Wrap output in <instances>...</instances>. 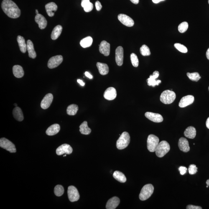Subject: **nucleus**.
<instances>
[{
	"label": "nucleus",
	"instance_id": "obj_1",
	"mask_svg": "<svg viewBox=\"0 0 209 209\" xmlns=\"http://www.w3.org/2000/svg\"><path fill=\"white\" fill-rule=\"evenodd\" d=\"M1 7L4 12L11 18H17L21 15L20 9L16 3L11 0H3Z\"/></svg>",
	"mask_w": 209,
	"mask_h": 209
},
{
	"label": "nucleus",
	"instance_id": "obj_2",
	"mask_svg": "<svg viewBox=\"0 0 209 209\" xmlns=\"http://www.w3.org/2000/svg\"><path fill=\"white\" fill-rule=\"evenodd\" d=\"M130 142V137L129 133L124 132L121 135L117 141L116 146L118 149H126L129 145Z\"/></svg>",
	"mask_w": 209,
	"mask_h": 209
},
{
	"label": "nucleus",
	"instance_id": "obj_3",
	"mask_svg": "<svg viewBox=\"0 0 209 209\" xmlns=\"http://www.w3.org/2000/svg\"><path fill=\"white\" fill-rule=\"evenodd\" d=\"M175 98V92L172 90H166L161 94L160 100L164 104H170L173 102Z\"/></svg>",
	"mask_w": 209,
	"mask_h": 209
},
{
	"label": "nucleus",
	"instance_id": "obj_4",
	"mask_svg": "<svg viewBox=\"0 0 209 209\" xmlns=\"http://www.w3.org/2000/svg\"><path fill=\"white\" fill-rule=\"evenodd\" d=\"M170 150V146L168 143L165 141H162L159 143L155 150L156 155L158 157L162 158Z\"/></svg>",
	"mask_w": 209,
	"mask_h": 209
},
{
	"label": "nucleus",
	"instance_id": "obj_5",
	"mask_svg": "<svg viewBox=\"0 0 209 209\" xmlns=\"http://www.w3.org/2000/svg\"><path fill=\"white\" fill-rule=\"evenodd\" d=\"M154 187L152 184H148L143 187L139 194V198L141 201L147 200L154 193Z\"/></svg>",
	"mask_w": 209,
	"mask_h": 209
},
{
	"label": "nucleus",
	"instance_id": "obj_6",
	"mask_svg": "<svg viewBox=\"0 0 209 209\" xmlns=\"http://www.w3.org/2000/svg\"><path fill=\"white\" fill-rule=\"evenodd\" d=\"M147 148L151 152H155L158 144H159V139L157 136L150 134L147 139Z\"/></svg>",
	"mask_w": 209,
	"mask_h": 209
},
{
	"label": "nucleus",
	"instance_id": "obj_7",
	"mask_svg": "<svg viewBox=\"0 0 209 209\" xmlns=\"http://www.w3.org/2000/svg\"><path fill=\"white\" fill-rule=\"evenodd\" d=\"M0 146L10 153L16 152V148L14 144L6 138H2L0 139Z\"/></svg>",
	"mask_w": 209,
	"mask_h": 209
},
{
	"label": "nucleus",
	"instance_id": "obj_8",
	"mask_svg": "<svg viewBox=\"0 0 209 209\" xmlns=\"http://www.w3.org/2000/svg\"><path fill=\"white\" fill-rule=\"evenodd\" d=\"M67 194L69 200L71 202L78 201L80 198L78 190L74 186L71 185L68 187Z\"/></svg>",
	"mask_w": 209,
	"mask_h": 209
},
{
	"label": "nucleus",
	"instance_id": "obj_9",
	"mask_svg": "<svg viewBox=\"0 0 209 209\" xmlns=\"http://www.w3.org/2000/svg\"><path fill=\"white\" fill-rule=\"evenodd\" d=\"M63 57L61 55L52 57L48 62V67L50 69H54L58 67L63 61Z\"/></svg>",
	"mask_w": 209,
	"mask_h": 209
},
{
	"label": "nucleus",
	"instance_id": "obj_10",
	"mask_svg": "<svg viewBox=\"0 0 209 209\" xmlns=\"http://www.w3.org/2000/svg\"><path fill=\"white\" fill-rule=\"evenodd\" d=\"M118 19L122 24L128 27H132L134 25L133 20L126 14H121L118 15Z\"/></svg>",
	"mask_w": 209,
	"mask_h": 209
},
{
	"label": "nucleus",
	"instance_id": "obj_11",
	"mask_svg": "<svg viewBox=\"0 0 209 209\" xmlns=\"http://www.w3.org/2000/svg\"><path fill=\"white\" fill-rule=\"evenodd\" d=\"M73 151L70 145L65 144L59 146L56 149V154L58 155H61L64 154H70Z\"/></svg>",
	"mask_w": 209,
	"mask_h": 209
},
{
	"label": "nucleus",
	"instance_id": "obj_12",
	"mask_svg": "<svg viewBox=\"0 0 209 209\" xmlns=\"http://www.w3.org/2000/svg\"><path fill=\"white\" fill-rule=\"evenodd\" d=\"M145 116L148 119L154 123H161L164 120L163 118L162 115L159 113H153L151 112H146L145 113Z\"/></svg>",
	"mask_w": 209,
	"mask_h": 209
},
{
	"label": "nucleus",
	"instance_id": "obj_13",
	"mask_svg": "<svg viewBox=\"0 0 209 209\" xmlns=\"http://www.w3.org/2000/svg\"><path fill=\"white\" fill-rule=\"evenodd\" d=\"M195 98L192 95H188L184 97L179 103V106L180 108H184L190 105L194 102Z\"/></svg>",
	"mask_w": 209,
	"mask_h": 209
},
{
	"label": "nucleus",
	"instance_id": "obj_14",
	"mask_svg": "<svg viewBox=\"0 0 209 209\" xmlns=\"http://www.w3.org/2000/svg\"><path fill=\"white\" fill-rule=\"evenodd\" d=\"M53 100V96L51 93L46 95L41 103V107L43 109H47L49 107Z\"/></svg>",
	"mask_w": 209,
	"mask_h": 209
},
{
	"label": "nucleus",
	"instance_id": "obj_15",
	"mask_svg": "<svg viewBox=\"0 0 209 209\" xmlns=\"http://www.w3.org/2000/svg\"><path fill=\"white\" fill-rule=\"evenodd\" d=\"M159 71H155L153 73V75H150L149 78L147 79L148 85L149 86H152L154 87L156 85H159L161 83V81L160 80H156V79L159 77Z\"/></svg>",
	"mask_w": 209,
	"mask_h": 209
},
{
	"label": "nucleus",
	"instance_id": "obj_16",
	"mask_svg": "<svg viewBox=\"0 0 209 209\" xmlns=\"http://www.w3.org/2000/svg\"><path fill=\"white\" fill-rule=\"evenodd\" d=\"M117 95V93L116 89L113 87H109L105 90L103 97L105 99L112 100L116 98Z\"/></svg>",
	"mask_w": 209,
	"mask_h": 209
},
{
	"label": "nucleus",
	"instance_id": "obj_17",
	"mask_svg": "<svg viewBox=\"0 0 209 209\" xmlns=\"http://www.w3.org/2000/svg\"><path fill=\"white\" fill-rule=\"evenodd\" d=\"M124 59V50L123 47L119 46L116 50V61L117 64L118 66L123 65Z\"/></svg>",
	"mask_w": 209,
	"mask_h": 209
},
{
	"label": "nucleus",
	"instance_id": "obj_18",
	"mask_svg": "<svg viewBox=\"0 0 209 209\" xmlns=\"http://www.w3.org/2000/svg\"><path fill=\"white\" fill-rule=\"evenodd\" d=\"M99 51L100 53L105 56H108L110 53V44L105 41H103L99 45Z\"/></svg>",
	"mask_w": 209,
	"mask_h": 209
},
{
	"label": "nucleus",
	"instance_id": "obj_19",
	"mask_svg": "<svg viewBox=\"0 0 209 209\" xmlns=\"http://www.w3.org/2000/svg\"><path fill=\"white\" fill-rule=\"evenodd\" d=\"M178 146L179 149L183 152H187L190 150L188 141L185 138L182 137L179 139Z\"/></svg>",
	"mask_w": 209,
	"mask_h": 209
},
{
	"label": "nucleus",
	"instance_id": "obj_20",
	"mask_svg": "<svg viewBox=\"0 0 209 209\" xmlns=\"http://www.w3.org/2000/svg\"><path fill=\"white\" fill-rule=\"evenodd\" d=\"M35 21L38 24L39 29H45L47 26V20L43 16L39 13L35 16Z\"/></svg>",
	"mask_w": 209,
	"mask_h": 209
},
{
	"label": "nucleus",
	"instance_id": "obj_21",
	"mask_svg": "<svg viewBox=\"0 0 209 209\" xmlns=\"http://www.w3.org/2000/svg\"><path fill=\"white\" fill-rule=\"evenodd\" d=\"M45 9L47 14L50 17H53L54 15V13L57 10L58 7L56 4L54 2L48 3L45 6Z\"/></svg>",
	"mask_w": 209,
	"mask_h": 209
},
{
	"label": "nucleus",
	"instance_id": "obj_22",
	"mask_svg": "<svg viewBox=\"0 0 209 209\" xmlns=\"http://www.w3.org/2000/svg\"><path fill=\"white\" fill-rule=\"evenodd\" d=\"M120 203V199L118 197H113L107 202L106 208L107 209H115L118 206Z\"/></svg>",
	"mask_w": 209,
	"mask_h": 209
},
{
	"label": "nucleus",
	"instance_id": "obj_23",
	"mask_svg": "<svg viewBox=\"0 0 209 209\" xmlns=\"http://www.w3.org/2000/svg\"><path fill=\"white\" fill-rule=\"evenodd\" d=\"M60 130V125L55 124L49 127L46 130V133L48 136H54L57 134Z\"/></svg>",
	"mask_w": 209,
	"mask_h": 209
},
{
	"label": "nucleus",
	"instance_id": "obj_24",
	"mask_svg": "<svg viewBox=\"0 0 209 209\" xmlns=\"http://www.w3.org/2000/svg\"><path fill=\"white\" fill-rule=\"evenodd\" d=\"M27 50L29 52V57L31 58L35 59L37 54L34 50V44L30 40L27 41Z\"/></svg>",
	"mask_w": 209,
	"mask_h": 209
},
{
	"label": "nucleus",
	"instance_id": "obj_25",
	"mask_svg": "<svg viewBox=\"0 0 209 209\" xmlns=\"http://www.w3.org/2000/svg\"><path fill=\"white\" fill-rule=\"evenodd\" d=\"M196 134V129L192 126H190L187 128L184 132V136L190 139H194L195 138Z\"/></svg>",
	"mask_w": 209,
	"mask_h": 209
},
{
	"label": "nucleus",
	"instance_id": "obj_26",
	"mask_svg": "<svg viewBox=\"0 0 209 209\" xmlns=\"http://www.w3.org/2000/svg\"><path fill=\"white\" fill-rule=\"evenodd\" d=\"M13 75L17 78H22L24 75L23 67L19 65H15L13 68Z\"/></svg>",
	"mask_w": 209,
	"mask_h": 209
},
{
	"label": "nucleus",
	"instance_id": "obj_27",
	"mask_svg": "<svg viewBox=\"0 0 209 209\" xmlns=\"http://www.w3.org/2000/svg\"><path fill=\"white\" fill-rule=\"evenodd\" d=\"M13 115L16 120L18 121H22L24 119V114L22 110L19 107H16L13 110Z\"/></svg>",
	"mask_w": 209,
	"mask_h": 209
},
{
	"label": "nucleus",
	"instance_id": "obj_28",
	"mask_svg": "<svg viewBox=\"0 0 209 209\" xmlns=\"http://www.w3.org/2000/svg\"><path fill=\"white\" fill-rule=\"evenodd\" d=\"M97 67L99 73L102 75H107L109 72V68L108 65L106 64L97 62Z\"/></svg>",
	"mask_w": 209,
	"mask_h": 209
},
{
	"label": "nucleus",
	"instance_id": "obj_29",
	"mask_svg": "<svg viewBox=\"0 0 209 209\" xmlns=\"http://www.w3.org/2000/svg\"><path fill=\"white\" fill-rule=\"evenodd\" d=\"M17 41L20 50L23 53H25L27 50V44H26L25 39L21 36H18Z\"/></svg>",
	"mask_w": 209,
	"mask_h": 209
},
{
	"label": "nucleus",
	"instance_id": "obj_30",
	"mask_svg": "<svg viewBox=\"0 0 209 209\" xmlns=\"http://www.w3.org/2000/svg\"><path fill=\"white\" fill-rule=\"evenodd\" d=\"M62 30V27L61 25H57L54 28L51 34V38L53 40H55L58 38L61 34Z\"/></svg>",
	"mask_w": 209,
	"mask_h": 209
},
{
	"label": "nucleus",
	"instance_id": "obj_31",
	"mask_svg": "<svg viewBox=\"0 0 209 209\" xmlns=\"http://www.w3.org/2000/svg\"><path fill=\"white\" fill-rule=\"evenodd\" d=\"M113 176L114 179L121 183H124L126 181V178L124 174L120 171H115Z\"/></svg>",
	"mask_w": 209,
	"mask_h": 209
},
{
	"label": "nucleus",
	"instance_id": "obj_32",
	"mask_svg": "<svg viewBox=\"0 0 209 209\" xmlns=\"http://www.w3.org/2000/svg\"><path fill=\"white\" fill-rule=\"evenodd\" d=\"M80 131L82 134L88 135L91 133V129L88 127L87 122L84 121L81 124L80 126Z\"/></svg>",
	"mask_w": 209,
	"mask_h": 209
},
{
	"label": "nucleus",
	"instance_id": "obj_33",
	"mask_svg": "<svg viewBox=\"0 0 209 209\" xmlns=\"http://www.w3.org/2000/svg\"><path fill=\"white\" fill-rule=\"evenodd\" d=\"M93 43V39L91 37H88L85 38L80 41L81 46L84 48L90 47Z\"/></svg>",
	"mask_w": 209,
	"mask_h": 209
},
{
	"label": "nucleus",
	"instance_id": "obj_34",
	"mask_svg": "<svg viewBox=\"0 0 209 209\" xmlns=\"http://www.w3.org/2000/svg\"><path fill=\"white\" fill-rule=\"evenodd\" d=\"M78 109V106L76 105L71 104L69 105L67 109V114L70 116H75L76 114Z\"/></svg>",
	"mask_w": 209,
	"mask_h": 209
},
{
	"label": "nucleus",
	"instance_id": "obj_35",
	"mask_svg": "<svg viewBox=\"0 0 209 209\" xmlns=\"http://www.w3.org/2000/svg\"><path fill=\"white\" fill-rule=\"evenodd\" d=\"M187 75L191 80L193 81H198L201 78L200 74L197 72H193V73L187 72Z\"/></svg>",
	"mask_w": 209,
	"mask_h": 209
},
{
	"label": "nucleus",
	"instance_id": "obj_36",
	"mask_svg": "<svg viewBox=\"0 0 209 209\" xmlns=\"http://www.w3.org/2000/svg\"><path fill=\"white\" fill-rule=\"evenodd\" d=\"M54 192L56 196L59 197L63 195L65 190L62 185H58L56 186L54 188Z\"/></svg>",
	"mask_w": 209,
	"mask_h": 209
},
{
	"label": "nucleus",
	"instance_id": "obj_37",
	"mask_svg": "<svg viewBox=\"0 0 209 209\" xmlns=\"http://www.w3.org/2000/svg\"><path fill=\"white\" fill-rule=\"evenodd\" d=\"M141 55L143 56H149L150 55L151 52L149 47L147 45H144L140 49Z\"/></svg>",
	"mask_w": 209,
	"mask_h": 209
},
{
	"label": "nucleus",
	"instance_id": "obj_38",
	"mask_svg": "<svg viewBox=\"0 0 209 209\" xmlns=\"http://www.w3.org/2000/svg\"><path fill=\"white\" fill-rule=\"evenodd\" d=\"M130 58L131 63L133 66L138 67L139 65V62L137 55L134 53L131 54Z\"/></svg>",
	"mask_w": 209,
	"mask_h": 209
},
{
	"label": "nucleus",
	"instance_id": "obj_39",
	"mask_svg": "<svg viewBox=\"0 0 209 209\" xmlns=\"http://www.w3.org/2000/svg\"><path fill=\"white\" fill-rule=\"evenodd\" d=\"M188 24L187 22H184L179 24L178 30L179 32L184 33L187 30L188 28Z\"/></svg>",
	"mask_w": 209,
	"mask_h": 209
},
{
	"label": "nucleus",
	"instance_id": "obj_40",
	"mask_svg": "<svg viewBox=\"0 0 209 209\" xmlns=\"http://www.w3.org/2000/svg\"><path fill=\"white\" fill-rule=\"evenodd\" d=\"M174 47L178 50L181 52L183 53H186L187 52V48L182 44L179 43H176L174 44Z\"/></svg>",
	"mask_w": 209,
	"mask_h": 209
},
{
	"label": "nucleus",
	"instance_id": "obj_41",
	"mask_svg": "<svg viewBox=\"0 0 209 209\" xmlns=\"http://www.w3.org/2000/svg\"><path fill=\"white\" fill-rule=\"evenodd\" d=\"M188 170L189 174L191 175H194L197 172V168L195 165L191 164L189 166Z\"/></svg>",
	"mask_w": 209,
	"mask_h": 209
},
{
	"label": "nucleus",
	"instance_id": "obj_42",
	"mask_svg": "<svg viewBox=\"0 0 209 209\" xmlns=\"http://www.w3.org/2000/svg\"><path fill=\"white\" fill-rule=\"evenodd\" d=\"M93 4L91 3H90L86 5L84 8V9L86 12H90L93 10Z\"/></svg>",
	"mask_w": 209,
	"mask_h": 209
},
{
	"label": "nucleus",
	"instance_id": "obj_43",
	"mask_svg": "<svg viewBox=\"0 0 209 209\" xmlns=\"http://www.w3.org/2000/svg\"><path fill=\"white\" fill-rule=\"evenodd\" d=\"M179 170L180 171V174L181 175H184L187 172V168L185 167H180L179 168Z\"/></svg>",
	"mask_w": 209,
	"mask_h": 209
},
{
	"label": "nucleus",
	"instance_id": "obj_44",
	"mask_svg": "<svg viewBox=\"0 0 209 209\" xmlns=\"http://www.w3.org/2000/svg\"><path fill=\"white\" fill-rule=\"evenodd\" d=\"M95 6H96V9L98 11H100L102 9V6L99 1H96V2L95 3Z\"/></svg>",
	"mask_w": 209,
	"mask_h": 209
},
{
	"label": "nucleus",
	"instance_id": "obj_45",
	"mask_svg": "<svg viewBox=\"0 0 209 209\" xmlns=\"http://www.w3.org/2000/svg\"><path fill=\"white\" fill-rule=\"evenodd\" d=\"M187 209H202L201 207L192 205H189L186 207Z\"/></svg>",
	"mask_w": 209,
	"mask_h": 209
},
{
	"label": "nucleus",
	"instance_id": "obj_46",
	"mask_svg": "<svg viewBox=\"0 0 209 209\" xmlns=\"http://www.w3.org/2000/svg\"><path fill=\"white\" fill-rule=\"evenodd\" d=\"M90 3V0H82L81 1V6L83 8H84L85 7Z\"/></svg>",
	"mask_w": 209,
	"mask_h": 209
},
{
	"label": "nucleus",
	"instance_id": "obj_47",
	"mask_svg": "<svg viewBox=\"0 0 209 209\" xmlns=\"http://www.w3.org/2000/svg\"><path fill=\"white\" fill-rule=\"evenodd\" d=\"M85 75L86 76L88 77L89 78L91 79L93 78V76L90 74L89 72H85Z\"/></svg>",
	"mask_w": 209,
	"mask_h": 209
},
{
	"label": "nucleus",
	"instance_id": "obj_48",
	"mask_svg": "<svg viewBox=\"0 0 209 209\" xmlns=\"http://www.w3.org/2000/svg\"><path fill=\"white\" fill-rule=\"evenodd\" d=\"M77 82H78V83L80 84L82 86H85V85L84 82L83 81L80 80V79H78V80H77Z\"/></svg>",
	"mask_w": 209,
	"mask_h": 209
},
{
	"label": "nucleus",
	"instance_id": "obj_49",
	"mask_svg": "<svg viewBox=\"0 0 209 209\" xmlns=\"http://www.w3.org/2000/svg\"><path fill=\"white\" fill-rule=\"evenodd\" d=\"M130 1L133 4H137L139 3V0H130Z\"/></svg>",
	"mask_w": 209,
	"mask_h": 209
},
{
	"label": "nucleus",
	"instance_id": "obj_50",
	"mask_svg": "<svg viewBox=\"0 0 209 209\" xmlns=\"http://www.w3.org/2000/svg\"><path fill=\"white\" fill-rule=\"evenodd\" d=\"M165 1V0H152L153 2L154 3H155V4H157V3L160 2L161 1Z\"/></svg>",
	"mask_w": 209,
	"mask_h": 209
},
{
	"label": "nucleus",
	"instance_id": "obj_51",
	"mask_svg": "<svg viewBox=\"0 0 209 209\" xmlns=\"http://www.w3.org/2000/svg\"><path fill=\"white\" fill-rule=\"evenodd\" d=\"M206 127L209 129V117L207 119L206 121Z\"/></svg>",
	"mask_w": 209,
	"mask_h": 209
},
{
	"label": "nucleus",
	"instance_id": "obj_52",
	"mask_svg": "<svg viewBox=\"0 0 209 209\" xmlns=\"http://www.w3.org/2000/svg\"><path fill=\"white\" fill-rule=\"evenodd\" d=\"M206 56L207 58L209 60V48L207 50L206 53Z\"/></svg>",
	"mask_w": 209,
	"mask_h": 209
},
{
	"label": "nucleus",
	"instance_id": "obj_53",
	"mask_svg": "<svg viewBox=\"0 0 209 209\" xmlns=\"http://www.w3.org/2000/svg\"><path fill=\"white\" fill-rule=\"evenodd\" d=\"M206 184L207 185L209 186V179L207 180L206 182Z\"/></svg>",
	"mask_w": 209,
	"mask_h": 209
},
{
	"label": "nucleus",
	"instance_id": "obj_54",
	"mask_svg": "<svg viewBox=\"0 0 209 209\" xmlns=\"http://www.w3.org/2000/svg\"><path fill=\"white\" fill-rule=\"evenodd\" d=\"M36 14H39L38 11V10H37V9L36 10Z\"/></svg>",
	"mask_w": 209,
	"mask_h": 209
},
{
	"label": "nucleus",
	"instance_id": "obj_55",
	"mask_svg": "<svg viewBox=\"0 0 209 209\" xmlns=\"http://www.w3.org/2000/svg\"><path fill=\"white\" fill-rule=\"evenodd\" d=\"M14 106H15L16 107H17V104H16V103H15V104H14Z\"/></svg>",
	"mask_w": 209,
	"mask_h": 209
},
{
	"label": "nucleus",
	"instance_id": "obj_56",
	"mask_svg": "<svg viewBox=\"0 0 209 209\" xmlns=\"http://www.w3.org/2000/svg\"><path fill=\"white\" fill-rule=\"evenodd\" d=\"M66 154H65V155H64V157H66Z\"/></svg>",
	"mask_w": 209,
	"mask_h": 209
},
{
	"label": "nucleus",
	"instance_id": "obj_57",
	"mask_svg": "<svg viewBox=\"0 0 209 209\" xmlns=\"http://www.w3.org/2000/svg\"><path fill=\"white\" fill-rule=\"evenodd\" d=\"M206 187H207V188H208V185H207L206 186Z\"/></svg>",
	"mask_w": 209,
	"mask_h": 209
},
{
	"label": "nucleus",
	"instance_id": "obj_58",
	"mask_svg": "<svg viewBox=\"0 0 209 209\" xmlns=\"http://www.w3.org/2000/svg\"><path fill=\"white\" fill-rule=\"evenodd\" d=\"M208 3H209V0H208Z\"/></svg>",
	"mask_w": 209,
	"mask_h": 209
},
{
	"label": "nucleus",
	"instance_id": "obj_59",
	"mask_svg": "<svg viewBox=\"0 0 209 209\" xmlns=\"http://www.w3.org/2000/svg\"><path fill=\"white\" fill-rule=\"evenodd\" d=\"M208 90H209V86L208 87Z\"/></svg>",
	"mask_w": 209,
	"mask_h": 209
}]
</instances>
